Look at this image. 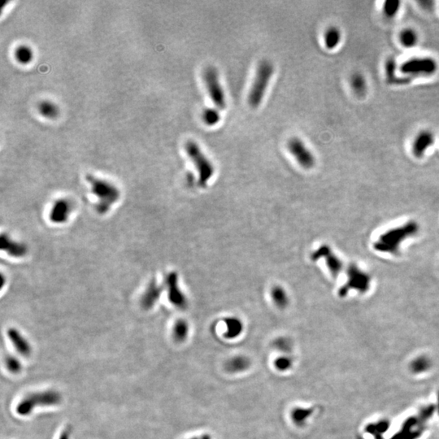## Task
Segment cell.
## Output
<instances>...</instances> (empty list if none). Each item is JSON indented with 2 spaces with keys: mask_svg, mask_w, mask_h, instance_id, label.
<instances>
[{
  "mask_svg": "<svg viewBox=\"0 0 439 439\" xmlns=\"http://www.w3.org/2000/svg\"><path fill=\"white\" fill-rule=\"evenodd\" d=\"M86 181L90 184L93 194L98 198L97 211L100 214L106 213L112 206L119 200L121 197L120 190L111 182L95 178L93 175H87Z\"/></svg>",
  "mask_w": 439,
  "mask_h": 439,
  "instance_id": "cell-1",
  "label": "cell"
},
{
  "mask_svg": "<svg viewBox=\"0 0 439 439\" xmlns=\"http://www.w3.org/2000/svg\"><path fill=\"white\" fill-rule=\"evenodd\" d=\"M439 65L431 57H411L400 65V73L408 82L411 78H430L437 73Z\"/></svg>",
  "mask_w": 439,
  "mask_h": 439,
  "instance_id": "cell-2",
  "label": "cell"
},
{
  "mask_svg": "<svg viewBox=\"0 0 439 439\" xmlns=\"http://www.w3.org/2000/svg\"><path fill=\"white\" fill-rule=\"evenodd\" d=\"M273 73L274 66L270 61H263L258 65L248 95V102L251 107L257 108L261 103Z\"/></svg>",
  "mask_w": 439,
  "mask_h": 439,
  "instance_id": "cell-3",
  "label": "cell"
},
{
  "mask_svg": "<svg viewBox=\"0 0 439 439\" xmlns=\"http://www.w3.org/2000/svg\"><path fill=\"white\" fill-rule=\"evenodd\" d=\"M417 230H418L417 225L415 222H410L408 224L402 226L400 228L390 230L380 237V239L376 242V245H375V248L378 251H384V252L396 253L398 249H399V246L401 244L403 240L407 239L408 237L416 234V232H417Z\"/></svg>",
  "mask_w": 439,
  "mask_h": 439,
  "instance_id": "cell-4",
  "label": "cell"
},
{
  "mask_svg": "<svg viewBox=\"0 0 439 439\" xmlns=\"http://www.w3.org/2000/svg\"><path fill=\"white\" fill-rule=\"evenodd\" d=\"M185 150L196 167L199 174V184L204 186L213 176L215 172L213 164L201 150L200 146L197 144V142L188 141L185 145Z\"/></svg>",
  "mask_w": 439,
  "mask_h": 439,
  "instance_id": "cell-5",
  "label": "cell"
},
{
  "mask_svg": "<svg viewBox=\"0 0 439 439\" xmlns=\"http://www.w3.org/2000/svg\"><path fill=\"white\" fill-rule=\"evenodd\" d=\"M205 86L207 87V92L209 94L214 104L219 109L226 108V100L224 90L220 82L219 74L215 68L210 66L205 69L203 73Z\"/></svg>",
  "mask_w": 439,
  "mask_h": 439,
  "instance_id": "cell-6",
  "label": "cell"
},
{
  "mask_svg": "<svg viewBox=\"0 0 439 439\" xmlns=\"http://www.w3.org/2000/svg\"><path fill=\"white\" fill-rule=\"evenodd\" d=\"M61 401V396L56 392H43L29 395L20 403L17 407V412L19 414L27 415L31 412L33 408L37 406L53 405Z\"/></svg>",
  "mask_w": 439,
  "mask_h": 439,
  "instance_id": "cell-7",
  "label": "cell"
},
{
  "mask_svg": "<svg viewBox=\"0 0 439 439\" xmlns=\"http://www.w3.org/2000/svg\"><path fill=\"white\" fill-rule=\"evenodd\" d=\"M287 147L291 155L295 157L299 166L303 169L310 170L314 167L316 163V158L301 139L291 138L289 140Z\"/></svg>",
  "mask_w": 439,
  "mask_h": 439,
  "instance_id": "cell-8",
  "label": "cell"
},
{
  "mask_svg": "<svg viewBox=\"0 0 439 439\" xmlns=\"http://www.w3.org/2000/svg\"><path fill=\"white\" fill-rule=\"evenodd\" d=\"M434 142L435 135L433 131L429 130H420L412 139L411 145L412 155L416 159H422L433 147Z\"/></svg>",
  "mask_w": 439,
  "mask_h": 439,
  "instance_id": "cell-9",
  "label": "cell"
},
{
  "mask_svg": "<svg viewBox=\"0 0 439 439\" xmlns=\"http://www.w3.org/2000/svg\"><path fill=\"white\" fill-rule=\"evenodd\" d=\"M166 284L167 287L168 298L170 303L179 309H186L188 306V302L179 287L178 273L172 272L168 274L166 277Z\"/></svg>",
  "mask_w": 439,
  "mask_h": 439,
  "instance_id": "cell-10",
  "label": "cell"
},
{
  "mask_svg": "<svg viewBox=\"0 0 439 439\" xmlns=\"http://www.w3.org/2000/svg\"><path fill=\"white\" fill-rule=\"evenodd\" d=\"M369 286V278L356 266H351L348 270V283L339 291V295L345 296L350 289L365 291Z\"/></svg>",
  "mask_w": 439,
  "mask_h": 439,
  "instance_id": "cell-11",
  "label": "cell"
},
{
  "mask_svg": "<svg viewBox=\"0 0 439 439\" xmlns=\"http://www.w3.org/2000/svg\"><path fill=\"white\" fill-rule=\"evenodd\" d=\"M311 258L314 261L324 258L326 262L327 267L334 277L338 276L343 268V263H342L341 260L337 257L335 254L333 253L331 248L328 246H321L316 251H314Z\"/></svg>",
  "mask_w": 439,
  "mask_h": 439,
  "instance_id": "cell-12",
  "label": "cell"
},
{
  "mask_svg": "<svg viewBox=\"0 0 439 439\" xmlns=\"http://www.w3.org/2000/svg\"><path fill=\"white\" fill-rule=\"evenodd\" d=\"M72 212V203L65 199H60L54 202L49 214L50 222L54 224H64L67 222Z\"/></svg>",
  "mask_w": 439,
  "mask_h": 439,
  "instance_id": "cell-13",
  "label": "cell"
},
{
  "mask_svg": "<svg viewBox=\"0 0 439 439\" xmlns=\"http://www.w3.org/2000/svg\"><path fill=\"white\" fill-rule=\"evenodd\" d=\"M162 291H163V287L157 284L155 280L151 281L141 299V306L142 308H144L145 310L152 308L159 300Z\"/></svg>",
  "mask_w": 439,
  "mask_h": 439,
  "instance_id": "cell-14",
  "label": "cell"
},
{
  "mask_svg": "<svg viewBox=\"0 0 439 439\" xmlns=\"http://www.w3.org/2000/svg\"><path fill=\"white\" fill-rule=\"evenodd\" d=\"M1 249L2 251L15 258L23 257L27 254L28 251L27 247L25 245L12 240L5 234L1 236Z\"/></svg>",
  "mask_w": 439,
  "mask_h": 439,
  "instance_id": "cell-15",
  "label": "cell"
},
{
  "mask_svg": "<svg viewBox=\"0 0 439 439\" xmlns=\"http://www.w3.org/2000/svg\"><path fill=\"white\" fill-rule=\"evenodd\" d=\"M251 360L245 356H236L227 360L225 368L230 373L244 372L251 367Z\"/></svg>",
  "mask_w": 439,
  "mask_h": 439,
  "instance_id": "cell-16",
  "label": "cell"
},
{
  "mask_svg": "<svg viewBox=\"0 0 439 439\" xmlns=\"http://www.w3.org/2000/svg\"><path fill=\"white\" fill-rule=\"evenodd\" d=\"M8 335H9L11 342L13 343V345L19 353L23 356L29 355L30 353L29 344L25 340V338L20 334L19 331H17L16 328H10L8 331Z\"/></svg>",
  "mask_w": 439,
  "mask_h": 439,
  "instance_id": "cell-17",
  "label": "cell"
},
{
  "mask_svg": "<svg viewBox=\"0 0 439 439\" xmlns=\"http://www.w3.org/2000/svg\"><path fill=\"white\" fill-rule=\"evenodd\" d=\"M226 325V332L225 337L226 339H234L240 336L243 331V323L238 317H228L225 319Z\"/></svg>",
  "mask_w": 439,
  "mask_h": 439,
  "instance_id": "cell-18",
  "label": "cell"
},
{
  "mask_svg": "<svg viewBox=\"0 0 439 439\" xmlns=\"http://www.w3.org/2000/svg\"><path fill=\"white\" fill-rule=\"evenodd\" d=\"M342 41V32L339 28L331 26L324 32V46L328 50H334L339 46Z\"/></svg>",
  "mask_w": 439,
  "mask_h": 439,
  "instance_id": "cell-19",
  "label": "cell"
},
{
  "mask_svg": "<svg viewBox=\"0 0 439 439\" xmlns=\"http://www.w3.org/2000/svg\"><path fill=\"white\" fill-rule=\"evenodd\" d=\"M399 41L402 46H404L405 48H412L418 43L419 35L414 29L405 28L400 31L399 34Z\"/></svg>",
  "mask_w": 439,
  "mask_h": 439,
  "instance_id": "cell-20",
  "label": "cell"
},
{
  "mask_svg": "<svg viewBox=\"0 0 439 439\" xmlns=\"http://www.w3.org/2000/svg\"><path fill=\"white\" fill-rule=\"evenodd\" d=\"M350 85L354 92L359 96H363L368 91V81L363 73H353L350 78Z\"/></svg>",
  "mask_w": 439,
  "mask_h": 439,
  "instance_id": "cell-21",
  "label": "cell"
},
{
  "mask_svg": "<svg viewBox=\"0 0 439 439\" xmlns=\"http://www.w3.org/2000/svg\"><path fill=\"white\" fill-rule=\"evenodd\" d=\"M38 111L40 115L48 120L57 119L60 115V108L54 102L42 100L38 103Z\"/></svg>",
  "mask_w": 439,
  "mask_h": 439,
  "instance_id": "cell-22",
  "label": "cell"
},
{
  "mask_svg": "<svg viewBox=\"0 0 439 439\" xmlns=\"http://www.w3.org/2000/svg\"><path fill=\"white\" fill-rule=\"evenodd\" d=\"M313 412L312 408H295L291 411V418L295 425L299 427L304 426L307 419L309 418Z\"/></svg>",
  "mask_w": 439,
  "mask_h": 439,
  "instance_id": "cell-23",
  "label": "cell"
},
{
  "mask_svg": "<svg viewBox=\"0 0 439 439\" xmlns=\"http://www.w3.org/2000/svg\"><path fill=\"white\" fill-rule=\"evenodd\" d=\"M14 56L16 61L21 65H29L34 60V51L26 45L17 46L15 50Z\"/></svg>",
  "mask_w": 439,
  "mask_h": 439,
  "instance_id": "cell-24",
  "label": "cell"
},
{
  "mask_svg": "<svg viewBox=\"0 0 439 439\" xmlns=\"http://www.w3.org/2000/svg\"><path fill=\"white\" fill-rule=\"evenodd\" d=\"M189 333V325L185 320H177L173 328V337L178 343H183L187 339Z\"/></svg>",
  "mask_w": 439,
  "mask_h": 439,
  "instance_id": "cell-25",
  "label": "cell"
},
{
  "mask_svg": "<svg viewBox=\"0 0 439 439\" xmlns=\"http://www.w3.org/2000/svg\"><path fill=\"white\" fill-rule=\"evenodd\" d=\"M272 301L279 308L287 307L289 303V298L284 289L281 287H274L270 292Z\"/></svg>",
  "mask_w": 439,
  "mask_h": 439,
  "instance_id": "cell-26",
  "label": "cell"
},
{
  "mask_svg": "<svg viewBox=\"0 0 439 439\" xmlns=\"http://www.w3.org/2000/svg\"><path fill=\"white\" fill-rule=\"evenodd\" d=\"M401 9V2L395 0H389L383 3L382 13L387 19H394L397 17Z\"/></svg>",
  "mask_w": 439,
  "mask_h": 439,
  "instance_id": "cell-27",
  "label": "cell"
},
{
  "mask_svg": "<svg viewBox=\"0 0 439 439\" xmlns=\"http://www.w3.org/2000/svg\"><path fill=\"white\" fill-rule=\"evenodd\" d=\"M202 118L207 126H215L221 121V115L216 109L206 108L202 113Z\"/></svg>",
  "mask_w": 439,
  "mask_h": 439,
  "instance_id": "cell-28",
  "label": "cell"
},
{
  "mask_svg": "<svg viewBox=\"0 0 439 439\" xmlns=\"http://www.w3.org/2000/svg\"><path fill=\"white\" fill-rule=\"evenodd\" d=\"M273 347L281 352L289 353V352H291L293 348L292 342L288 338L280 337L273 342Z\"/></svg>",
  "mask_w": 439,
  "mask_h": 439,
  "instance_id": "cell-29",
  "label": "cell"
},
{
  "mask_svg": "<svg viewBox=\"0 0 439 439\" xmlns=\"http://www.w3.org/2000/svg\"><path fill=\"white\" fill-rule=\"evenodd\" d=\"M293 365V360L287 356H280L277 358L274 361V366L279 372H286L291 368Z\"/></svg>",
  "mask_w": 439,
  "mask_h": 439,
  "instance_id": "cell-30",
  "label": "cell"
},
{
  "mask_svg": "<svg viewBox=\"0 0 439 439\" xmlns=\"http://www.w3.org/2000/svg\"><path fill=\"white\" fill-rule=\"evenodd\" d=\"M7 367L11 372H19L21 369V364L14 357H9L6 360Z\"/></svg>",
  "mask_w": 439,
  "mask_h": 439,
  "instance_id": "cell-31",
  "label": "cell"
},
{
  "mask_svg": "<svg viewBox=\"0 0 439 439\" xmlns=\"http://www.w3.org/2000/svg\"><path fill=\"white\" fill-rule=\"evenodd\" d=\"M200 439H211V436L209 434H203L202 437H200Z\"/></svg>",
  "mask_w": 439,
  "mask_h": 439,
  "instance_id": "cell-32",
  "label": "cell"
},
{
  "mask_svg": "<svg viewBox=\"0 0 439 439\" xmlns=\"http://www.w3.org/2000/svg\"><path fill=\"white\" fill-rule=\"evenodd\" d=\"M190 439H199V438H198V437H192V438H190Z\"/></svg>",
  "mask_w": 439,
  "mask_h": 439,
  "instance_id": "cell-33",
  "label": "cell"
}]
</instances>
